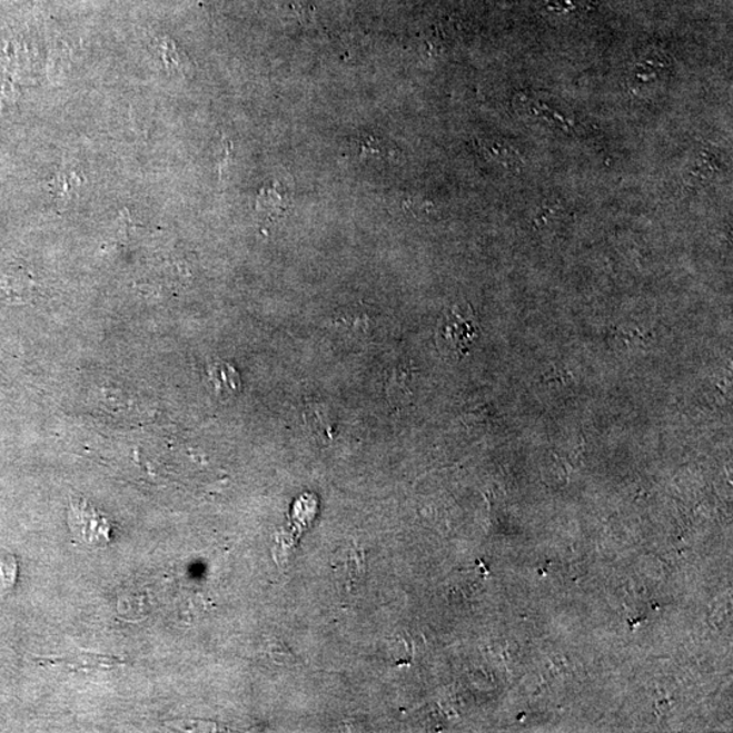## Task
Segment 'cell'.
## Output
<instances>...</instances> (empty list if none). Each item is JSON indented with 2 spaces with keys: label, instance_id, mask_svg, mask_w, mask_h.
Segmentation results:
<instances>
[{
  "label": "cell",
  "instance_id": "obj_1",
  "mask_svg": "<svg viewBox=\"0 0 733 733\" xmlns=\"http://www.w3.org/2000/svg\"><path fill=\"white\" fill-rule=\"evenodd\" d=\"M479 337V329L473 318V311L465 313L459 307L443 314L437 325L436 340L439 348L448 355L462 357L467 354Z\"/></svg>",
  "mask_w": 733,
  "mask_h": 733
},
{
  "label": "cell",
  "instance_id": "obj_6",
  "mask_svg": "<svg viewBox=\"0 0 733 733\" xmlns=\"http://www.w3.org/2000/svg\"><path fill=\"white\" fill-rule=\"evenodd\" d=\"M209 379H211L215 390L219 394H236L241 387V379L236 369L227 363H219L209 369Z\"/></svg>",
  "mask_w": 733,
  "mask_h": 733
},
{
  "label": "cell",
  "instance_id": "obj_2",
  "mask_svg": "<svg viewBox=\"0 0 733 733\" xmlns=\"http://www.w3.org/2000/svg\"><path fill=\"white\" fill-rule=\"evenodd\" d=\"M69 525L73 537L83 544L102 547L109 544L110 525L88 502L72 501L69 511Z\"/></svg>",
  "mask_w": 733,
  "mask_h": 733
},
{
  "label": "cell",
  "instance_id": "obj_3",
  "mask_svg": "<svg viewBox=\"0 0 733 733\" xmlns=\"http://www.w3.org/2000/svg\"><path fill=\"white\" fill-rule=\"evenodd\" d=\"M34 293V281L21 268L0 269V297L14 304H24Z\"/></svg>",
  "mask_w": 733,
  "mask_h": 733
},
{
  "label": "cell",
  "instance_id": "obj_5",
  "mask_svg": "<svg viewBox=\"0 0 733 733\" xmlns=\"http://www.w3.org/2000/svg\"><path fill=\"white\" fill-rule=\"evenodd\" d=\"M60 665H66L70 670H109L116 667L121 662L119 658L96 655V653H81V655L71 657H61L57 661Z\"/></svg>",
  "mask_w": 733,
  "mask_h": 733
},
{
  "label": "cell",
  "instance_id": "obj_9",
  "mask_svg": "<svg viewBox=\"0 0 733 733\" xmlns=\"http://www.w3.org/2000/svg\"><path fill=\"white\" fill-rule=\"evenodd\" d=\"M594 0H549L551 8L557 11H576L588 9Z\"/></svg>",
  "mask_w": 733,
  "mask_h": 733
},
{
  "label": "cell",
  "instance_id": "obj_8",
  "mask_svg": "<svg viewBox=\"0 0 733 733\" xmlns=\"http://www.w3.org/2000/svg\"><path fill=\"white\" fill-rule=\"evenodd\" d=\"M541 380L544 382V384L569 385L571 382L575 380V375L572 374L569 368L554 366L545 375H542Z\"/></svg>",
  "mask_w": 733,
  "mask_h": 733
},
{
  "label": "cell",
  "instance_id": "obj_4",
  "mask_svg": "<svg viewBox=\"0 0 733 733\" xmlns=\"http://www.w3.org/2000/svg\"><path fill=\"white\" fill-rule=\"evenodd\" d=\"M289 208H291V195L279 182L264 188L257 197V211L267 220L285 218Z\"/></svg>",
  "mask_w": 733,
  "mask_h": 733
},
{
  "label": "cell",
  "instance_id": "obj_7",
  "mask_svg": "<svg viewBox=\"0 0 733 733\" xmlns=\"http://www.w3.org/2000/svg\"><path fill=\"white\" fill-rule=\"evenodd\" d=\"M617 336L621 338V341L626 345V347H633V345H637V347H644V345H648L653 340L652 331L645 333L640 329L618 330Z\"/></svg>",
  "mask_w": 733,
  "mask_h": 733
}]
</instances>
